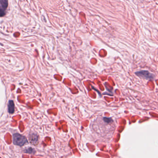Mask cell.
<instances>
[{
    "mask_svg": "<svg viewBox=\"0 0 158 158\" xmlns=\"http://www.w3.org/2000/svg\"><path fill=\"white\" fill-rule=\"evenodd\" d=\"M92 124H94L95 125H97L99 126V128H96L92 129L93 131L99 129L101 128V129H103V132L101 134V137H102V134L103 133V138H106V135H107L106 132L108 134H109L110 135H112V134H111L113 133L115 129V125L114 124V120L111 117H99L95 120V121H94L92 123Z\"/></svg>",
    "mask_w": 158,
    "mask_h": 158,
    "instance_id": "1",
    "label": "cell"
},
{
    "mask_svg": "<svg viewBox=\"0 0 158 158\" xmlns=\"http://www.w3.org/2000/svg\"><path fill=\"white\" fill-rule=\"evenodd\" d=\"M28 140L25 136L16 133L13 135V143L15 145L22 146L28 143Z\"/></svg>",
    "mask_w": 158,
    "mask_h": 158,
    "instance_id": "2",
    "label": "cell"
},
{
    "mask_svg": "<svg viewBox=\"0 0 158 158\" xmlns=\"http://www.w3.org/2000/svg\"><path fill=\"white\" fill-rule=\"evenodd\" d=\"M135 74L138 76L139 77L143 79L152 80L155 78V75L154 74L150 73L147 71H136Z\"/></svg>",
    "mask_w": 158,
    "mask_h": 158,
    "instance_id": "3",
    "label": "cell"
},
{
    "mask_svg": "<svg viewBox=\"0 0 158 158\" xmlns=\"http://www.w3.org/2000/svg\"><path fill=\"white\" fill-rule=\"evenodd\" d=\"M29 140L30 142L32 143V145H37V143L38 142V135H37V134L35 133H32V134H30L29 136Z\"/></svg>",
    "mask_w": 158,
    "mask_h": 158,
    "instance_id": "4",
    "label": "cell"
},
{
    "mask_svg": "<svg viewBox=\"0 0 158 158\" xmlns=\"http://www.w3.org/2000/svg\"><path fill=\"white\" fill-rule=\"evenodd\" d=\"M15 103L13 100H9L8 103V112L10 114L15 112Z\"/></svg>",
    "mask_w": 158,
    "mask_h": 158,
    "instance_id": "5",
    "label": "cell"
},
{
    "mask_svg": "<svg viewBox=\"0 0 158 158\" xmlns=\"http://www.w3.org/2000/svg\"><path fill=\"white\" fill-rule=\"evenodd\" d=\"M0 4L3 9H6L8 6V0H0Z\"/></svg>",
    "mask_w": 158,
    "mask_h": 158,
    "instance_id": "6",
    "label": "cell"
},
{
    "mask_svg": "<svg viewBox=\"0 0 158 158\" xmlns=\"http://www.w3.org/2000/svg\"><path fill=\"white\" fill-rule=\"evenodd\" d=\"M23 152L25 153H27V154H35V150L31 147H29L28 148L24 150Z\"/></svg>",
    "mask_w": 158,
    "mask_h": 158,
    "instance_id": "7",
    "label": "cell"
},
{
    "mask_svg": "<svg viewBox=\"0 0 158 158\" xmlns=\"http://www.w3.org/2000/svg\"><path fill=\"white\" fill-rule=\"evenodd\" d=\"M5 15V12L3 8H0V17H3Z\"/></svg>",
    "mask_w": 158,
    "mask_h": 158,
    "instance_id": "8",
    "label": "cell"
}]
</instances>
